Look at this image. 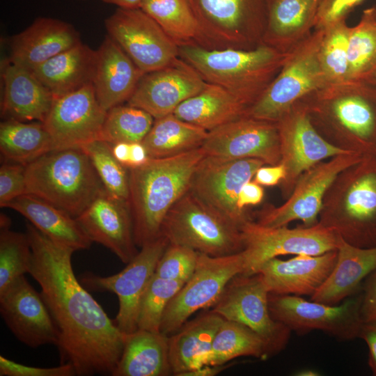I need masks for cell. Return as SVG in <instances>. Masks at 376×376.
<instances>
[{
  "instance_id": "30bf717a",
  "label": "cell",
  "mask_w": 376,
  "mask_h": 376,
  "mask_svg": "<svg viewBox=\"0 0 376 376\" xmlns=\"http://www.w3.org/2000/svg\"><path fill=\"white\" fill-rule=\"evenodd\" d=\"M361 306V292L336 305L308 301L292 295H269L272 317L291 331L305 334L321 331L342 340L359 338L363 322Z\"/></svg>"
},
{
  "instance_id": "ee69618b",
  "label": "cell",
  "mask_w": 376,
  "mask_h": 376,
  "mask_svg": "<svg viewBox=\"0 0 376 376\" xmlns=\"http://www.w3.org/2000/svg\"><path fill=\"white\" fill-rule=\"evenodd\" d=\"M185 283L162 279L155 274L141 301L138 329L160 332L164 313L173 297Z\"/></svg>"
},
{
  "instance_id": "cb8c5ba5",
  "label": "cell",
  "mask_w": 376,
  "mask_h": 376,
  "mask_svg": "<svg viewBox=\"0 0 376 376\" xmlns=\"http://www.w3.org/2000/svg\"><path fill=\"white\" fill-rule=\"evenodd\" d=\"M337 250L321 255H296L288 259L271 258L258 272L269 293L312 296L333 270Z\"/></svg>"
},
{
  "instance_id": "3957f363",
  "label": "cell",
  "mask_w": 376,
  "mask_h": 376,
  "mask_svg": "<svg viewBox=\"0 0 376 376\" xmlns=\"http://www.w3.org/2000/svg\"><path fill=\"white\" fill-rule=\"evenodd\" d=\"M318 223L350 244L376 246V155L342 171L324 197Z\"/></svg>"
},
{
  "instance_id": "44dd1931",
  "label": "cell",
  "mask_w": 376,
  "mask_h": 376,
  "mask_svg": "<svg viewBox=\"0 0 376 376\" xmlns=\"http://www.w3.org/2000/svg\"><path fill=\"white\" fill-rule=\"evenodd\" d=\"M0 313L14 336L24 345H56L58 331L41 295L24 275L0 292Z\"/></svg>"
},
{
  "instance_id": "d590c367",
  "label": "cell",
  "mask_w": 376,
  "mask_h": 376,
  "mask_svg": "<svg viewBox=\"0 0 376 376\" xmlns=\"http://www.w3.org/2000/svg\"><path fill=\"white\" fill-rule=\"evenodd\" d=\"M320 0H269L265 39L273 45L301 36L315 24Z\"/></svg>"
},
{
  "instance_id": "ac0fdd59",
  "label": "cell",
  "mask_w": 376,
  "mask_h": 376,
  "mask_svg": "<svg viewBox=\"0 0 376 376\" xmlns=\"http://www.w3.org/2000/svg\"><path fill=\"white\" fill-rule=\"evenodd\" d=\"M199 22L203 46L234 48L246 30L265 29L269 0H189Z\"/></svg>"
},
{
  "instance_id": "9f6ffc18",
  "label": "cell",
  "mask_w": 376,
  "mask_h": 376,
  "mask_svg": "<svg viewBox=\"0 0 376 376\" xmlns=\"http://www.w3.org/2000/svg\"><path fill=\"white\" fill-rule=\"evenodd\" d=\"M104 3L117 6L118 8H139L143 0H102Z\"/></svg>"
},
{
  "instance_id": "2e32d148",
  "label": "cell",
  "mask_w": 376,
  "mask_h": 376,
  "mask_svg": "<svg viewBox=\"0 0 376 376\" xmlns=\"http://www.w3.org/2000/svg\"><path fill=\"white\" fill-rule=\"evenodd\" d=\"M266 165L256 158L227 159L205 155L197 164L188 191L225 217L240 225L251 219L237 205L242 186Z\"/></svg>"
},
{
  "instance_id": "ffe728a7",
  "label": "cell",
  "mask_w": 376,
  "mask_h": 376,
  "mask_svg": "<svg viewBox=\"0 0 376 376\" xmlns=\"http://www.w3.org/2000/svg\"><path fill=\"white\" fill-rule=\"evenodd\" d=\"M107 111L99 104L93 84L54 100L44 121L54 150L81 148L99 139Z\"/></svg>"
},
{
  "instance_id": "7c38bea8",
  "label": "cell",
  "mask_w": 376,
  "mask_h": 376,
  "mask_svg": "<svg viewBox=\"0 0 376 376\" xmlns=\"http://www.w3.org/2000/svg\"><path fill=\"white\" fill-rule=\"evenodd\" d=\"M364 156L340 154L310 168L299 177L289 197L280 206L266 205L255 212L256 221L267 227H281L300 220L303 226L318 223L324 197L337 175Z\"/></svg>"
},
{
  "instance_id": "816d5d0a",
  "label": "cell",
  "mask_w": 376,
  "mask_h": 376,
  "mask_svg": "<svg viewBox=\"0 0 376 376\" xmlns=\"http://www.w3.org/2000/svg\"><path fill=\"white\" fill-rule=\"evenodd\" d=\"M264 197V189L263 187L253 180L246 182L241 188L238 197L237 205L238 208L247 212L249 205H256L260 204Z\"/></svg>"
},
{
  "instance_id": "7a4b0ae2",
  "label": "cell",
  "mask_w": 376,
  "mask_h": 376,
  "mask_svg": "<svg viewBox=\"0 0 376 376\" xmlns=\"http://www.w3.org/2000/svg\"><path fill=\"white\" fill-rule=\"evenodd\" d=\"M205 155L201 147L173 157L150 158L143 166L129 169L128 202L138 247L161 236L166 214L188 190Z\"/></svg>"
},
{
  "instance_id": "60d3db41",
  "label": "cell",
  "mask_w": 376,
  "mask_h": 376,
  "mask_svg": "<svg viewBox=\"0 0 376 376\" xmlns=\"http://www.w3.org/2000/svg\"><path fill=\"white\" fill-rule=\"evenodd\" d=\"M10 221L1 214L0 292L18 277L29 273L32 251L26 233L10 229Z\"/></svg>"
},
{
  "instance_id": "d6986e66",
  "label": "cell",
  "mask_w": 376,
  "mask_h": 376,
  "mask_svg": "<svg viewBox=\"0 0 376 376\" xmlns=\"http://www.w3.org/2000/svg\"><path fill=\"white\" fill-rule=\"evenodd\" d=\"M201 148L209 156L256 158L272 166L281 162L277 122L246 116L209 131Z\"/></svg>"
},
{
  "instance_id": "836d02e7",
  "label": "cell",
  "mask_w": 376,
  "mask_h": 376,
  "mask_svg": "<svg viewBox=\"0 0 376 376\" xmlns=\"http://www.w3.org/2000/svg\"><path fill=\"white\" fill-rule=\"evenodd\" d=\"M207 134L205 129L171 113L155 119L141 143L150 158H165L201 148Z\"/></svg>"
},
{
  "instance_id": "4316f807",
  "label": "cell",
  "mask_w": 376,
  "mask_h": 376,
  "mask_svg": "<svg viewBox=\"0 0 376 376\" xmlns=\"http://www.w3.org/2000/svg\"><path fill=\"white\" fill-rule=\"evenodd\" d=\"M144 73L109 36L96 50L93 78L96 97L105 110L127 102Z\"/></svg>"
},
{
  "instance_id": "484cf974",
  "label": "cell",
  "mask_w": 376,
  "mask_h": 376,
  "mask_svg": "<svg viewBox=\"0 0 376 376\" xmlns=\"http://www.w3.org/2000/svg\"><path fill=\"white\" fill-rule=\"evenodd\" d=\"M81 42L79 32L70 24L54 18L38 17L13 37L9 59L32 70Z\"/></svg>"
},
{
  "instance_id": "277c9868",
  "label": "cell",
  "mask_w": 376,
  "mask_h": 376,
  "mask_svg": "<svg viewBox=\"0 0 376 376\" xmlns=\"http://www.w3.org/2000/svg\"><path fill=\"white\" fill-rule=\"evenodd\" d=\"M179 56L207 83L226 89L250 107L271 83L285 55L269 45L251 50L179 46Z\"/></svg>"
},
{
  "instance_id": "ba28073f",
  "label": "cell",
  "mask_w": 376,
  "mask_h": 376,
  "mask_svg": "<svg viewBox=\"0 0 376 376\" xmlns=\"http://www.w3.org/2000/svg\"><path fill=\"white\" fill-rule=\"evenodd\" d=\"M324 31L318 29L285 57L278 76L248 108L246 116L276 122L296 102L328 82L320 60Z\"/></svg>"
},
{
  "instance_id": "f546056e",
  "label": "cell",
  "mask_w": 376,
  "mask_h": 376,
  "mask_svg": "<svg viewBox=\"0 0 376 376\" xmlns=\"http://www.w3.org/2000/svg\"><path fill=\"white\" fill-rule=\"evenodd\" d=\"M6 207L20 213L49 239L75 251L88 249L93 242L76 218L32 194L18 196Z\"/></svg>"
},
{
  "instance_id": "6da1fadb",
  "label": "cell",
  "mask_w": 376,
  "mask_h": 376,
  "mask_svg": "<svg viewBox=\"0 0 376 376\" xmlns=\"http://www.w3.org/2000/svg\"><path fill=\"white\" fill-rule=\"evenodd\" d=\"M26 233L32 251L29 274L40 285L58 329L61 363H71L76 375H111L125 334L75 276V251L52 240L31 223Z\"/></svg>"
},
{
  "instance_id": "9a60e30c",
  "label": "cell",
  "mask_w": 376,
  "mask_h": 376,
  "mask_svg": "<svg viewBox=\"0 0 376 376\" xmlns=\"http://www.w3.org/2000/svg\"><path fill=\"white\" fill-rule=\"evenodd\" d=\"M169 244L161 235L141 246L132 260L117 274L100 276L86 273L79 279L87 290L116 295L119 307L114 322L123 333L130 334L138 329L141 299Z\"/></svg>"
},
{
  "instance_id": "5b68a950",
  "label": "cell",
  "mask_w": 376,
  "mask_h": 376,
  "mask_svg": "<svg viewBox=\"0 0 376 376\" xmlns=\"http://www.w3.org/2000/svg\"><path fill=\"white\" fill-rule=\"evenodd\" d=\"M26 194L77 218L102 192L104 186L81 148L52 150L26 165Z\"/></svg>"
},
{
  "instance_id": "d4e9b609",
  "label": "cell",
  "mask_w": 376,
  "mask_h": 376,
  "mask_svg": "<svg viewBox=\"0 0 376 376\" xmlns=\"http://www.w3.org/2000/svg\"><path fill=\"white\" fill-rule=\"evenodd\" d=\"M1 116L23 122L44 123L55 97L32 71L9 58L1 64Z\"/></svg>"
},
{
  "instance_id": "4dcf8cb0",
  "label": "cell",
  "mask_w": 376,
  "mask_h": 376,
  "mask_svg": "<svg viewBox=\"0 0 376 376\" xmlns=\"http://www.w3.org/2000/svg\"><path fill=\"white\" fill-rule=\"evenodd\" d=\"M224 318L211 311L186 322L169 336V361L176 376L206 365Z\"/></svg>"
},
{
  "instance_id": "8fae6325",
  "label": "cell",
  "mask_w": 376,
  "mask_h": 376,
  "mask_svg": "<svg viewBox=\"0 0 376 376\" xmlns=\"http://www.w3.org/2000/svg\"><path fill=\"white\" fill-rule=\"evenodd\" d=\"M243 268L241 251L219 257L199 253L194 272L171 300L164 313L160 332L169 336L195 312L211 308L230 280L242 274Z\"/></svg>"
},
{
  "instance_id": "7dc6e473",
  "label": "cell",
  "mask_w": 376,
  "mask_h": 376,
  "mask_svg": "<svg viewBox=\"0 0 376 376\" xmlns=\"http://www.w3.org/2000/svg\"><path fill=\"white\" fill-rule=\"evenodd\" d=\"M76 375L70 363H61L52 368L33 367L23 365L0 356V376H73Z\"/></svg>"
},
{
  "instance_id": "11a10c76",
  "label": "cell",
  "mask_w": 376,
  "mask_h": 376,
  "mask_svg": "<svg viewBox=\"0 0 376 376\" xmlns=\"http://www.w3.org/2000/svg\"><path fill=\"white\" fill-rule=\"evenodd\" d=\"M231 364L204 365L201 367L184 373L181 376H214L224 370Z\"/></svg>"
},
{
  "instance_id": "4fadbf2b",
  "label": "cell",
  "mask_w": 376,
  "mask_h": 376,
  "mask_svg": "<svg viewBox=\"0 0 376 376\" xmlns=\"http://www.w3.org/2000/svg\"><path fill=\"white\" fill-rule=\"evenodd\" d=\"M269 295L260 273L239 274L227 283L210 311L255 331L267 341L273 356L286 347L291 331L272 317Z\"/></svg>"
},
{
  "instance_id": "e0dca14e",
  "label": "cell",
  "mask_w": 376,
  "mask_h": 376,
  "mask_svg": "<svg viewBox=\"0 0 376 376\" xmlns=\"http://www.w3.org/2000/svg\"><path fill=\"white\" fill-rule=\"evenodd\" d=\"M109 36L144 73L166 67L179 57V46L139 8H118L104 21Z\"/></svg>"
},
{
  "instance_id": "d6a6232c",
  "label": "cell",
  "mask_w": 376,
  "mask_h": 376,
  "mask_svg": "<svg viewBox=\"0 0 376 376\" xmlns=\"http://www.w3.org/2000/svg\"><path fill=\"white\" fill-rule=\"evenodd\" d=\"M249 105L216 84L207 83L173 111L178 118L210 131L246 115Z\"/></svg>"
},
{
  "instance_id": "f35d334b",
  "label": "cell",
  "mask_w": 376,
  "mask_h": 376,
  "mask_svg": "<svg viewBox=\"0 0 376 376\" xmlns=\"http://www.w3.org/2000/svg\"><path fill=\"white\" fill-rule=\"evenodd\" d=\"M376 68V6L363 10L359 22L350 27L347 81H363Z\"/></svg>"
},
{
  "instance_id": "1f68e13d",
  "label": "cell",
  "mask_w": 376,
  "mask_h": 376,
  "mask_svg": "<svg viewBox=\"0 0 376 376\" xmlns=\"http://www.w3.org/2000/svg\"><path fill=\"white\" fill-rule=\"evenodd\" d=\"M172 374L169 336L146 329L125 334L113 376H168Z\"/></svg>"
},
{
  "instance_id": "f5cc1de1",
  "label": "cell",
  "mask_w": 376,
  "mask_h": 376,
  "mask_svg": "<svg viewBox=\"0 0 376 376\" xmlns=\"http://www.w3.org/2000/svg\"><path fill=\"white\" fill-rule=\"evenodd\" d=\"M286 171L281 164L276 165H263L256 172L253 181L261 186H275L279 185L285 178Z\"/></svg>"
},
{
  "instance_id": "6f0895ef",
  "label": "cell",
  "mask_w": 376,
  "mask_h": 376,
  "mask_svg": "<svg viewBox=\"0 0 376 376\" xmlns=\"http://www.w3.org/2000/svg\"><path fill=\"white\" fill-rule=\"evenodd\" d=\"M299 375H318V373L313 370H304L299 373Z\"/></svg>"
},
{
  "instance_id": "f1b7e54d",
  "label": "cell",
  "mask_w": 376,
  "mask_h": 376,
  "mask_svg": "<svg viewBox=\"0 0 376 376\" xmlns=\"http://www.w3.org/2000/svg\"><path fill=\"white\" fill-rule=\"evenodd\" d=\"M96 50L82 42L33 69L56 98L93 83Z\"/></svg>"
},
{
  "instance_id": "db71d44e",
  "label": "cell",
  "mask_w": 376,
  "mask_h": 376,
  "mask_svg": "<svg viewBox=\"0 0 376 376\" xmlns=\"http://www.w3.org/2000/svg\"><path fill=\"white\" fill-rule=\"evenodd\" d=\"M368 348V366L373 375L376 376V320L363 322L359 334Z\"/></svg>"
},
{
  "instance_id": "9c48e42d",
  "label": "cell",
  "mask_w": 376,
  "mask_h": 376,
  "mask_svg": "<svg viewBox=\"0 0 376 376\" xmlns=\"http://www.w3.org/2000/svg\"><path fill=\"white\" fill-rule=\"evenodd\" d=\"M244 248L242 274H257L267 260L283 255H321L336 250L338 234L319 223L288 228L267 227L251 219L240 225Z\"/></svg>"
},
{
  "instance_id": "5bb4252c",
  "label": "cell",
  "mask_w": 376,
  "mask_h": 376,
  "mask_svg": "<svg viewBox=\"0 0 376 376\" xmlns=\"http://www.w3.org/2000/svg\"><path fill=\"white\" fill-rule=\"evenodd\" d=\"M281 162L286 175L280 189L284 199L291 194L299 177L315 164L334 156L353 152L326 140L313 125L306 104L296 102L277 121Z\"/></svg>"
},
{
  "instance_id": "7bdbcfd3",
  "label": "cell",
  "mask_w": 376,
  "mask_h": 376,
  "mask_svg": "<svg viewBox=\"0 0 376 376\" xmlns=\"http://www.w3.org/2000/svg\"><path fill=\"white\" fill-rule=\"evenodd\" d=\"M320 60L329 83L347 82L348 36L345 19L324 29Z\"/></svg>"
},
{
  "instance_id": "52a82bcc",
  "label": "cell",
  "mask_w": 376,
  "mask_h": 376,
  "mask_svg": "<svg viewBox=\"0 0 376 376\" xmlns=\"http://www.w3.org/2000/svg\"><path fill=\"white\" fill-rule=\"evenodd\" d=\"M160 235L169 244L214 257L237 253L244 248L240 225L205 205L188 190L168 211Z\"/></svg>"
},
{
  "instance_id": "8992f818",
  "label": "cell",
  "mask_w": 376,
  "mask_h": 376,
  "mask_svg": "<svg viewBox=\"0 0 376 376\" xmlns=\"http://www.w3.org/2000/svg\"><path fill=\"white\" fill-rule=\"evenodd\" d=\"M345 94L304 102L314 126L333 145L363 156L376 155V83L363 80Z\"/></svg>"
},
{
  "instance_id": "c3c4849f",
  "label": "cell",
  "mask_w": 376,
  "mask_h": 376,
  "mask_svg": "<svg viewBox=\"0 0 376 376\" xmlns=\"http://www.w3.org/2000/svg\"><path fill=\"white\" fill-rule=\"evenodd\" d=\"M363 0H320L315 26L327 28L345 19L346 16Z\"/></svg>"
},
{
  "instance_id": "ab89813d",
  "label": "cell",
  "mask_w": 376,
  "mask_h": 376,
  "mask_svg": "<svg viewBox=\"0 0 376 376\" xmlns=\"http://www.w3.org/2000/svg\"><path fill=\"white\" fill-rule=\"evenodd\" d=\"M155 118L146 111L120 104L107 111L99 139L111 145L141 143L151 129Z\"/></svg>"
},
{
  "instance_id": "83f0119b",
  "label": "cell",
  "mask_w": 376,
  "mask_h": 376,
  "mask_svg": "<svg viewBox=\"0 0 376 376\" xmlns=\"http://www.w3.org/2000/svg\"><path fill=\"white\" fill-rule=\"evenodd\" d=\"M336 250L334 267L311 297L313 301L329 305L341 303L357 294L365 279L376 269V246H356L338 235Z\"/></svg>"
},
{
  "instance_id": "681fc988",
  "label": "cell",
  "mask_w": 376,
  "mask_h": 376,
  "mask_svg": "<svg viewBox=\"0 0 376 376\" xmlns=\"http://www.w3.org/2000/svg\"><path fill=\"white\" fill-rule=\"evenodd\" d=\"M116 159L128 169L138 168L150 159L142 143H118L112 145Z\"/></svg>"
},
{
  "instance_id": "603a6c76",
  "label": "cell",
  "mask_w": 376,
  "mask_h": 376,
  "mask_svg": "<svg viewBox=\"0 0 376 376\" xmlns=\"http://www.w3.org/2000/svg\"><path fill=\"white\" fill-rule=\"evenodd\" d=\"M76 219L92 242L109 249L122 263L127 264L139 252L127 201L105 191Z\"/></svg>"
},
{
  "instance_id": "74e56055",
  "label": "cell",
  "mask_w": 376,
  "mask_h": 376,
  "mask_svg": "<svg viewBox=\"0 0 376 376\" xmlns=\"http://www.w3.org/2000/svg\"><path fill=\"white\" fill-rule=\"evenodd\" d=\"M139 8L151 17L178 46H203L198 20L189 0H143Z\"/></svg>"
},
{
  "instance_id": "680465c9",
  "label": "cell",
  "mask_w": 376,
  "mask_h": 376,
  "mask_svg": "<svg viewBox=\"0 0 376 376\" xmlns=\"http://www.w3.org/2000/svg\"><path fill=\"white\" fill-rule=\"evenodd\" d=\"M366 79H368V80H370L375 83H376V68L375 70H374L373 73L372 74V75L370 77H369L368 78ZM365 80V79H364Z\"/></svg>"
},
{
  "instance_id": "7402d4cb",
  "label": "cell",
  "mask_w": 376,
  "mask_h": 376,
  "mask_svg": "<svg viewBox=\"0 0 376 376\" xmlns=\"http://www.w3.org/2000/svg\"><path fill=\"white\" fill-rule=\"evenodd\" d=\"M206 84L179 56L166 67L144 74L127 103L157 119L173 113L181 103L199 93Z\"/></svg>"
},
{
  "instance_id": "bcb514c9",
  "label": "cell",
  "mask_w": 376,
  "mask_h": 376,
  "mask_svg": "<svg viewBox=\"0 0 376 376\" xmlns=\"http://www.w3.org/2000/svg\"><path fill=\"white\" fill-rule=\"evenodd\" d=\"M26 166L5 162L0 168V206L6 205L15 198L26 194Z\"/></svg>"
},
{
  "instance_id": "f907efd6",
  "label": "cell",
  "mask_w": 376,
  "mask_h": 376,
  "mask_svg": "<svg viewBox=\"0 0 376 376\" xmlns=\"http://www.w3.org/2000/svg\"><path fill=\"white\" fill-rule=\"evenodd\" d=\"M361 313L363 322L376 320V269L361 286Z\"/></svg>"
},
{
  "instance_id": "b9f144b4",
  "label": "cell",
  "mask_w": 376,
  "mask_h": 376,
  "mask_svg": "<svg viewBox=\"0 0 376 376\" xmlns=\"http://www.w3.org/2000/svg\"><path fill=\"white\" fill-rule=\"evenodd\" d=\"M89 157L105 191L111 196L129 200V169L114 157L112 145L100 139L81 147Z\"/></svg>"
},
{
  "instance_id": "e575fe53",
  "label": "cell",
  "mask_w": 376,
  "mask_h": 376,
  "mask_svg": "<svg viewBox=\"0 0 376 376\" xmlns=\"http://www.w3.org/2000/svg\"><path fill=\"white\" fill-rule=\"evenodd\" d=\"M54 150L52 137L42 122L5 119L0 124V151L6 162L27 165Z\"/></svg>"
},
{
  "instance_id": "8d00e7d4",
  "label": "cell",
  "mask_w": 376,
  "mask_h": 376,
  "mask_svg": "<svg viewBox=\"0 0 376 376\" xmlns=\"http://www.w3.org/2000/svg\"><path fill=\"white\" fill-rule=\"evenodd\" d=\"M241 357L265 360L272 354L267 341L255 331L242 323L224 319L214 336L206 365H224Z\"/></svg>"
},
{
  "instance_id": "f6af8a7d",
  "label": "cell",
  "mask_w": 376,
  "mask_h": 376,
  "mask_svg": "<svg viewBox=\"0 0 376 376\" xmlns=\"http://www.w3.org/2000/svg\"><path fill=\"white\" fill-rule=\"evenodd\" d=\"M198 254L189 247L169 244L154 274L162 279L185 283L195 271Z\"/></svg>"
}]
</instances>
